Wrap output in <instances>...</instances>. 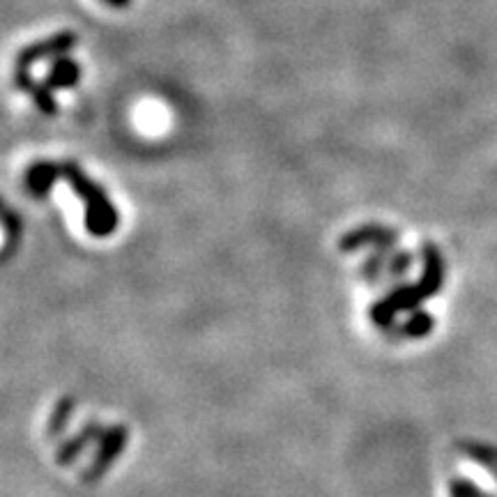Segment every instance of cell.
Segmentation results:
<instances>
[{
	"label": "cell",
	"instance_id": "1",
	"mask_svg": "<svg viewBox=\"0 0 497 497\" xmlns=\"http://www.w3.org/2000/svg\"><path fill=\"white\" fill-rule=\"evenodd\" d=\"M62 180H68L74 194L84 201V224L92 237H108L120 226V214L107 191L84 173L74 162H62Z\"/></svg>",
	"mask_w": 497,
	"mask_h": 497
},
{
	"label": "cell",
	"instance_id": "2",
	"mask_svg": "<svg viewBox=\"0 0 497 497\" xmlns=\"http://www.w3.org/2000/svg\"><path fill=\"white\" fill-rule=\"evenodd\" d=\"M426 302L424 293L420 291V285L417 284H401L397 288H391L382 300L371 304L369 309V318L375 327H381V330H389L391 325H394V318H397V313L401 311H417L420 304Z\"/></svg>",
	"mask_w": 497,
	"mask_h": 497
},
{
	"label": "cell",
	"instance_id": "3",
	"mask_svg": "<svg viewBox=\"0 0 497 497\" xmlns=\"http://www.w3.org/2000/svg\"><path fill=\"white\" fill-rule=\"evenodd\" d=\"M78 44V35L72 30H60V33H53L49 37L33 42V44L23 46L17 56V68L30 69L37 62L44 60H58V58H65L68 53H72Z\"/></svg>",
	"mask_w": 497,
	"mask_h": 497
},
{
	"label": "cell",
	"instance_id": "4",
	"mask_svg": "<svg viewBox=\"0 0 497 497\" xmlns=\"http://www.w3.org/2000/svg\"><path fill=\"white\" fill-rule=\"evenodd\" d=\"M127 440H129V430L124 424H116L104 433V437L100 440V447H97L95 456L90 461L88 469H85L81 479L84 484H97L101 477L107 475L108 469L116 465L117 456L124 452L127 447Z\"/></svg>",
	"mask_w": 497,
	"mask_h": 497
},
{
	"label": "cell",
	"instance_id": "5",
	"mask_svg": "<svg viewBox=\"0 0 497 497\" xmlns=\"http://www.w3.org/2000/svg\"><path fill=\"white\" fill-rule=\"evenodd\" d=\"M398 240H401V235H398L397 228H389V226L382 224H364L341 235L339 252L352 253L359 252V249H366V246H373V249H397Z\"/></svg>",
	"mask_w": 497,
	"mask_h": 497
},
{
	"label": "cell",
	"instance_id": "6",
	"mask_svg": "<svg viewBox=\"0 0 497 497\" xmlns=\"http://www.w3.org/2000/svg\"><path fill=\"white\" fill-rule=\"evenodd\" d=\"M421 253V263H424V269H421V277L417 281L420 291L424 293L426 300H430L433 295L442 291L445 285V258H442L440 249H437L433 242H424L420 249Z\"/></svg>",
	"mask_w": 497,
	"mask_h": 497
},
{
	"label": "cell",
	"instance_id": "7",
	"mask_svg": "<svg viewBox=\"0 0 497 497\" xmlns=\"http://www.w3.org/2000/svg\"><path fill=\"white\" fill-rule=\"evenodd\" d=\"M14 85H17L19 92L28 95L33 100V104L37 107V111H42L44 116H58V100L53 95V90L44 84V81H37V78L30 74V69L17 68L14 72Z\"/></svg>",
	"mask_w": 497,
	"mask_h": 497
},
{
	"label": "cell",
	"instance_id": "8",
	"mask_svg": "<svg viewBox=\"0 0 497 497\" xmlns=\"http://www.w3.org/2000/svg\"><path fill=\"white\" fill-rule=\"evenodd\" d=\"M107 430L101 429L100 421H88V424L81 429V433H76L74 437L65 440L60 447L56 449V463L58 465H72L74 461L85 452V449L92 445V442H100L104 437Z\"/></svg>",
	"mask_w": 497,
	"mask_h": 497
},
{
	"label": "cell",
	"instance_id": "9",
	"mask_svg": "<svg viewBox=\"0 0 497 497\" xmlns=\"http://www.w3.org/2000/svg\"><path fill=\"white\" fill-rule=\"evenodd\" d=\"M62 178V164L56 162H35L33 166L26 171V189L35 198H42V196L49 194L56 185V180Z\"/></svg>",
	"mask_w": 497,
	"mask_h": 497
},
{
	"label": "cell",
	"instance_id": "10",
	"mask_svg": "<svg viewBox=\"0 0 497 497\" xmlns=\"http://www.w3.org/2000/svg\"><path fill=\"white\" fill-rule=\"evenodd\" d=\"M81 74H84V69H81L78 60H74V58H68V56L58 58V60L51 62L49 69H46L44 84L49 85L51 90H68V88H74V85H78Z\"/></svg>",
	"mask_w": 497,
	"mask_h": 497
},
{
	"label": "cell",
	"instance_id": "11",
	"mask_svg": "<svg viewBox=\"0 0 497 497\" xmlns=\"http://www.w3.org/2000/svg\"><path fill=\"white\" fill-rule=\"evenodd\" d=\"M433 327H436L433 316H430L429 311H424V309H417V311L410 313V318L398 327V336H403V339H424V336H429L430 332H433Z\"/></svg>",
	"mask_w": 497,
	"mask_h": 497
},
{
	"label": "cell",
	"instance_id": "12",
	"mask_svg": "<svg viewBox=\"0 0 497 497\" xmlns=\"http://www.w3.org/2000/svg\"><path fill=\"white\" fill-rule=\"evenodd\" d=\"M74 410H76V403H74V398H69V397L60 398V401L56 403L53 413H51V417H49V424H46V436H49V437L62 436V433H65V429H68L69 420H72Z\"/></svg>",
	"mask_w": 497,
	"mask_h": 497
},
{
	"label": "cell",
	"instance_id": "13",
	"mask_svg": "<svg viewBox=\"0 0 497 497\" xmlns=\"http://www.w3.org/2000/svg\"><path fill=\"white\" fill-rule=\"evenodd\" d=\"M394 249H375L373 253L364 258V263L359 265V277L369 284H375L381 279L382 274H387V263H389V256Z\"/></svg>",
	"mask_w": 497,
	"mask_h": 497
},
{
	"label": "cell",
	"instance_id": "14",
	"mask_svg": "<svg viewBox=\"0 0 497 497\" xmlns=\"http://www.w3.org/2000/svg\"><path fill=\"white\" fill-rule=\"evenodd\" d=\"M413 265H414L413 252L394 249L389 256V263H387V277H389V279H401V277H405V274L413 269Z\"/></svg>",
	"mask_w": 497,
	"mask_h": 497
},
{
	"label": "cell",
	"instance_id": "15",
	"mask_svg": "<svg viewBox=\"0 0 497 497\" xmlns=\"http://www.w3.org/2000/svg\"><path fill=\"white\" fill-rule=\"evenodd\" d=\"M449 493H452V497H495L477 484H472V481L461 479V477H453L449 481Z\"/></svg>",
	"mask_w": 497,
	"mask_h": 497
},
{
	"label": "cell",
	"instance_id": "16",
	"mask_svg": "<svg viewBox=\"0 0 497 497\" xmlns=\"http://www.w3.org/2000/svg\"><path fill=\"white\" fill-rule=\"evenodd\" d=\"M5 235H7V244H5V258H7L12 252V244H14L19 235H21V219H19L14 212H10V210L5 212Z\"/></svg>",
	"mask_w": 497,
	"mask_h": 497
},
{
	"label": "cell",
	"instance_id": "17",
	"mask_svg": "<svg viewBox=\"0 0 497 497\" xmlns=\"http://www.w3.org/2000/svg\"><path fill=\"white\" fill-rule=\"evenodd\" d=\"M108 7H113V10H124V7L132 5V0H104Z\"/></svg>",
	"mask_w": 497,
	"mask_h": 497
}]
</instances>
